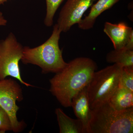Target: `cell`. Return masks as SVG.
Segmentation results:
<instances>
[{
	"label": "cell",
	"mask_w": 133,
	"mask_h": 133,
	"mask_svg": "<svg viewBox=\"0 0 133 133\" xmlns=\"http://www.w3.org/2000/svg\"><path fill=\"white\" fill-rule=\"evenodd\" d=\"M97 69L91 58H76L50 79V92L62 106L71 107L72 98L88 85Z\"/></svg>",
	"instance_id": "cell-1"
},
{
	"label": "cell",
	"mask_w": 133,
	"mask_h": 133,
	"mask_svg": "<svg viewBox=\"0 0 133 133\" xmlns=\"http://www.w3.org/2000/svg\"><path fill=\"white\" fill-rule=\"evenodd\" d=\"M61 32L55 24L51 36L42 44L35 48L23 47L22 62L25 64L37 65L44 74H56L61 71L67 63L63 58L62 51L59 47Z\"/></svg>",
	"instance_id": "cell-2"
},
{
	"label": "cell",
	"mask_w": 133,
	"mask_h": 133,
	"mask_svg": "<svg viewBox=\"0 0 133 133\" xmlns=\"http://www.w3.org/2000/svg\"><path fill=\"white\" fill-rule=\"evenodd\" d=\"M90 133H132L133 108L116 111L109 101L91 109Z\"/></svg>",
	"instance_id": "cell-3"
},
{
	"label": "cell",
	"mask_w": 133,
	"mask_h": 133,
	"mask_svg": "<svg viewBox=\"0 0 133 133\" xmlns=\"http://www.w3.org/2000/svg\"><path fill=\"white\" fill-rule=\"evenodd\" d=\"M123 65L114 64L95 71L87 86L91 109L108 101L118 88Z\"/></svg>",
	"instance_id": "cell-4"
},
{
	"label": "cell",
	"mask_w": 133,
	"mask_h": 133,
	"mask_svg": "<svg viewBox=\"0 0 133 133\" xmlns=\"http://www.w3.org/2000/svg\"><path fill=\"white\" fill-rule=\"evenodd\" d=\"M23 50L14 33H9L5 39L0 41V80L11 77L27 87H33L23 81L21 75L19 62Z\"/></svg>",
	"instance_id": "cell-5"
},
{
	"label": "cell",
	"mask_w": 133,
	"mask_h": 133,
	"mask_svg": "<svg viewBox=\"0 0 133 133\" xmlns=\"http://www.w3.org/2000/svg\"><path fill=\"white\" fill-rule=\"evenodd\" d=\"M23 99L22 88L15 79L10 78L0 80V106L9 115L12 131L15 133L22 132L27 125L23 121H19L17 116L19 107L16 102Z\"/></svg>",
	"instance_id": "cell-6"
},
{
	"label": "cell",
	"mask_w": 133,
	"mask_h": 133,
	"mask_svg": "<svg viewBox=\"0 0 133 133\" xmlns=\"http://www.w3.org/2000/svg\"><path fill=\"white\" fill-rule=\"evenodd\" d=\"M95 0H67L62 8L57 24L61 32H66L80 22Z\"/></svg>",
	"instance_id": "cell-7"
},
{
	"label": "cell",
	"mask_w": 133,
	"mask_h": 133,
	"mask_svg": "<svg viewBox=\"0 0 133 133\" xmlns=\"http://www.w3.org/2000/svg\"><path fill=\"white\" fill-rule=\"evenodd\" d=\"M87 86L74 96L71 104L75 115L82 123L83 133H90L91 109L89 105Z\"/></svg>",
	"instance_id": "cell-8"
},
{
	"label": "cell",
	"mask_w": 133,
	"mask_h": 133,
	"mask_svg": "<svg viewBox=\"0 0 133 133\" xmlns=\"http://www.w3.org/2000/svg\"><path fill=\"white\" fill-rule=\"evenodd\" d=\"M104 31L110 38L114 49L125 48L131 34L133 33L132 27L125 23L121 22L118 24H113L105 22Z\"/></svg>",
	"instance_id": "cell-9"
},
{
	"label": "cell",
	"mask_w": 133,
	"mask_h": 133,
	"mask_svg": "<svg viewBox=\"0 0 133 133\" xmlns=\"http://www.w3.org/2000/svg\"><path fill=\"white\" fill-rule=\"evenodd\" d=\"M121 0H98L91 6L90 12L84 19L78 23V28L83 30H88L93 28L98 17L102 13L112 7Z\"/></svg>",
	"instance_id": "cell-10"
},
{
	"label": "cell",
	"mask_w": 133,
	"mask_h": 133,
	"mask_svg": "<svg viewBox=\"0 0 133 133\" xmlns=\"http://www.w3.org/2000/svg\"><path fill=\"white\" fill-rule=\"evenodd\" d=\"M116 111H123L133 108V92L119 86L109 101Z\"/></svg>",
	"instance_id": "cell-11"
},
{
	"label": "cell",
	"mask_w": 133,
	"mask_h": 133,
	"mask_svg": "<svg viewBox=\"0 0 133 133\" xmlns=\"http://www.w3.org/2000/svg\"><path fill=\"white\" fill-rule=\"evenodd\" d=\"M60 133H83V125L79 119L69 117L62 109L57 108L55 110Z\"/></svg>",
	"instance_id": "cell-12"
},
{
	"label": "cell",
	"mask_w": 133,
	"mask_h": 133,
	"mask_svg": "<svg viewBox=\"0 0 133 133\" xmlns=\"http://www.w3.org/2000/svg\"><path fill=\"white\" fill-rule=\"evenodd\" d=\"M106 59L110 63L120 64L124 66H133V50L125 48L114 49L108 53Z\"/></svg>",
	"instance_id": "cell-13"
},
{
	"label": "cell",
	"mask_w": 133,
	"mask_h": 133,
	"mask_svg": "<svg viewBox=\"0 0 133 133\" xmlns=\"http://www.w3.org/2000/svg\"><path fill=\"white\" fill-rule=\"evenodd\" d=\"M64 0H46L47 12L44 24L48 27L53 24V18L57 10Z\"/></svg>",
	"instance_id": "cell-14"
},
{
	"label": "cell",
	"mask_w": 133,
	"mask_h": 133,
	"mask_svg": "<svg viewBox=\"0 0 133 133\" xmlns=\"http://www.w3.org/2000/svg\"><path fill=\"white\" fill-rule=\"evenodd\" d=\"M119 86L133 92V66H123L120 77Z\"/></svg>",
	"instance_id": "cell-15"
},
{
	"label": "cell",
	"mask_w": 133,
	"mask_h": 133,
	"mask_svg": "<svg viewBox=\"0 0 133 133\" xmlns=\"http://www.w3.org/2000/svg\"><path fill=\"white\" fill-rule=\"evenodd\" d=\"M13 130L12 122L9 115L0 106V133Z\"/></svg>",
	"instance_id": "cell-16"
},
{
	"label": "cell",
	"mask_w": 133,
	"mask_h": 133,
	"mask_svg": "<svg viewBox=\"0 0 133 133\" xmlns=\"http://www.w3.org/2000/svg\"><path fill=\"white\" fill-rule=\"evenodd\" d=\"M125 48L128 49L133 50V33L131 34Z\"/></svg>",
	"instance_id": "cell-17"
},
{
	"label": "cell",
	"mask_w": 133,
	"mask_h": 133,
	"mask_svg": "<svg viewBox=\"0 0 133 133\" xmlns=\"http://www.w3.org/2000/svg\"><path fill=\"white\" fill-rule=\"evenodd\" d=\"M7 22V21L3 16L2 12L0 11V26H6Z\"/></svg>",
	"instance_id": "cell-18"
},
{
	"label": "cell",
	"mask_w": 133,
	"mask_h": 133,
	"mask_svg": "<svg viewBox=\"0 0 133 133\" xmlns=\"http://www.w3.org/2000/svg\"><path fill=\"white\" fill-rule=\"evenodd\" d=\"M7 1L8 0H0V5L3 4Z\"/></svg>",
	"instance_id": "cell-19"
}]
</instances>
